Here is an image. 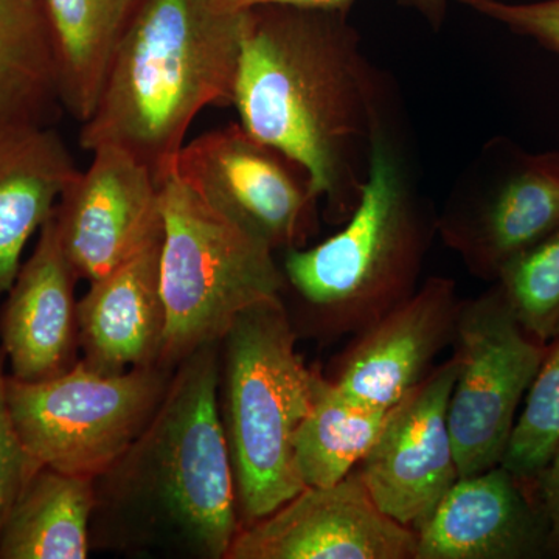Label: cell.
<instances>
[{
    "instance_id": "cell-1",
    "label": "cell",
    "mask_w": 559,
    "mask_h": 559,
    "mask_svg": "<svg viewBox=\"0 0 559 559\" xmlns=\"http://www.w3.org/2000/svg\"><path fill=\"white\" fill-rule=\"evenodd\" d=\"M348 14L246 10L231 102L249 134L307 170L323 216L336 226L358 205L371 135L389 102Z\"/></svg>"
},
{
    "instance_id": "cell-2",
    "label": "cell",
    "mask_w": 559,
    "mask_h": 559,
    "mask_svg": "<svg viewBox=\"0 0 559 559\" xmlns=\"http://www.w3.org/2000/svg\"><path fill=\"white\" fill-rule=\"evenodd\" d=\"M218 381L219 342L176 366L148 426L95 479L91 550L226 559L241 524Z\"/></svg>"
},
{
    "instance_id": "cell-3",
    "label": "cell",
    "mask_w": 559,
    "mask_h": 559,
    "mask_svg": "<svg viewBox=\"0 0 559 559\" xmlns=\"http://www.w3.org/2000/svg\"><path fill=\"white\" fill-rule=\"evenodd\" d=\"M242 17L215 0H140L81 123V148L119 146L164 182L194 119L234 102Z\"/></svg>"
},
{
    "instance_id": "cell-4",
    "label": "cell",
    "mask_w": 559,
    "mask_h": 559,
    "mask_svg": "<svg viewBox=\"0 0 559 559\" xmlns=\"http://www.w3.org/2000/svg\"><path fill=\"white\" fill-rule=\"evenodd\" d=\"M389 103L374 124L352 215L319 245L285 250L286 289L301 304V330L316 340L353 337L409 299L437 234Z\"/></svg>"
},
{
    "instance_id": "cell-5",
    "label": "cell",
    "mask_w": 559,
    "mask_h": 559,
    "mask_svg": "<svg viewBox=\"0 0 559 559\" xmlns=\"http://www.w3.org/2000/svg\"><path fill=\"white\" fill-rule=\"evenodd\" d=\"M297 341L282 297L242 312L219 341V418L241 528L305 488L294 441L310 411L319 370L305 364Z\"/></svg>"
},
{
    "instance_id": "cell-6",
    "label": "cell",
    "mask_w": 559,
    "mask_h": 559,
    "mask_svg": "<svg viewBox=\"0 0 559 559\" xmlns=\"http://www.w3.org/2000/svg\"><path fill=\"white\" fill-rule=\"evenodd\" d=\"M160 285L167 331L160 364L176 369L216 344L238 316L285 293L275 250L209 205L171 171L162 182Z\"/></svg>"
},
{
    "instance_id": "cell-7",
    "label": "cell",
    "mask_w": 559,
    "mask_h": 559,
    "mask_svg": "<svg viewBox=\"0 0 559 559\" xmlns=\"http://www.w3.org/2000/svg\"><path fill=\"white\" fill-rule=\"evenodd\" d=\"M175 369L154 364L102 374L81 360L46 381L7 378V396L33 462L97 479L138 440Z\"/></svg>"
},
{
    "instance_id": "cell-8",
    "label": "cell",
    "mask_w": 559,
    "mask_h": 559,
    "mask_svg": "<svg viewBox=\"0 0 559 559\" xmlns=\"http://www.w3.org/2000/svg\"><path fill=\"white\" fill-rule=\"evenodd\" d=\"M558 227L559 151L532 153L507 138L481 146L436 216L443 245L488 283Z\"/></svg>"
},
{
    "instance_id": "cell-9",
    "label": "cell",
    "mask_w": 559,
    "mask_h": 559,
    "mask_svg": "<svg viewBox=\"0 0 559 559\" xmlns=\"http://www.w3.org/2000/svg\"><path fill=\"white\" fill-rule=\"evenodd\" d=\"M547 347L524 330L495 283L462 300L452 342L459 370L448 411L459 477L502 463Z\"/></svg>"
},
{
    "instance_id": "cell-10",
    "label": "cell",
    "mask_w": 559,
    "mask_h": 559,
    "mask_svg": "<svg viewBox=\"0 0 559 559\" xmlns=\"http://www.w3.org/2000/svg\"><path fill=\"white\" fill-rule=\"evenodd\" d=\"M173 171L274 250L305 248L318 231L320 202L307 170L241 123L224 124L186 143Z\"/></svg>"
},
{
    "instance_id": "cell-11",
    "label": "cell",
    "mask_w": 559,
    "mask_h": 559,
    "mask_svg": "<svg viewBox=\"0 0 559 559\" xmlns=\"http://www.w3.org/2000/svg\"><path fill=\"white\" fill-rule=\"evenodd\" d=\"M53 219L76 277L95 282L162 240V183L128 151L98 146L62 191Z\"/></svg>"
},
{
    "instance_id": "cell-12",
    "label": "cell",
    "mask_w": 559,
    "mask_h": 559,
    "mask_svg": "<svg viewBox=\"0 0 559 559\" xmlns=\"http://www.w3.org/2000/svg\"><path fill=\"white\" fill-rule=\"evenodd\" d=\"M457 370L452 355L390 407L380 436L356 468L381 511L415 532L459 479L448 421Z\"/></svg>"
},
{
    "instance_id": "cell-13",
    "label": "cell",
    "mask_w": 559,
    "mask_h": 559,
    "mask_svg": "<svg viewBox=\"0 0 559 559\" xmlns=\"http://www.w3.org/2000/svg\"><path fill=\"white\" fill-rule=\"evenodd\" d=\"M417 546V532L381 511L353 469L241 528L226 559H415Z\"/></svg>"
},
{
    "instance_id": "cell-14",
    "label": "cell",
    "mask_w": 559,
    "mask_h": 559,
    "mask_svg": "<svg viewBox=\"0 0 559 559\" xmlns=\"http://www.w3.org/2000/svg\"><path fill=\"white\" fill-rule=\"evenodd\" d=\"M460 305L454 280H425L409 299L349 337L326 378L356 403L390 409L452 347Z\"/></svg>"
},
{
    "instance_id": "cell-15",
    "label": "cell",
    "mask_w": 559,
    "mask_h": 559,
    "mask_svg": "<svg viewBox=\"0 0 559 559\" xmlns=\"http://www.w3.org/2000/svg\"><path fill=\"white\" fill-rule=\"evenodd\" d=\"M417 535L415 559L549 558L536 484L502 465L459 477Z\"/></svg>"
},
{
    "instance_id": "cell-16",
    "label": "cell",
    "mask_w": 559,
    "mask_h": 559,
    "mask_svg": "<svg viewBox=\"0 0 559 559\" xmlns=\"http://www.w3.org/2000/svg\"><path fill=\"white\" fill-rule=\"evenodd\" d=\"M76 282L51 213L0 311V345L10 360L11 377L46 381L79 362Z\"/></svg>"
},
{
    "instance_id": "cell-17",
    "label": "cell",
    "mask_w": 559,
    "mask_h": 559,
    "mask_svg": "<svg viewBox=\"0 0 559 559\" xmlns=\"http://www.w3.org/2000/svg\"><path fill=\"white\" fill-rule=\"evenodd\" d=\"M160 259L162 240L91 282L79 300L84 366L102 374H120L160 364L167 331Z\"/></svg>"
},
{
    "instance_id": "cell-18",
    "label": "cell",
    "mask_w": 559,
    "mask_h": 559,
    "mask_svg": "<svg viewBox=\"0 0 559 559\" xmlns=\"http://www.w3.org/2000/svg\"><path fill=\"white\" fill-rule=\"evenodd\" d=\"M79 175L53 128L28 124L0 130V294L13 286L25 246Z\"/></svg>"
},
{
    "instance_id": "cell-19",
    "label": "cell",
    "mask_w": 559,
    "mask_h": 559,
    "mask_svg": "<svg viewBox=\"0 0 559 559\" xmlns=\"http://www.w3.org/2000/svg\"><path fill=\"white\" fill-rule=\"evenodd\" d=\"M95 479L39 466L0 527V559H86Z\"/></svg>"
},
{
    "instance_id": "cell-20",
    "label": "cell",
    "mask_w": 559,
    "mask_h": 559,
    "mask_svg": "<svg viewBox=\"0 0 559 559\" xmlns=\"http://www.w3.org/2000/svg\"><path fill=\"white\" fill-rule=\"evenodd\" d=\"M62 109L44 0H0V130L51 127Z\"/></svg>"
},
{
    "instance_id": "cell-21",
    "label": "cell",
    "mask_w": 559,
    "mask_h": 559,
    "mask_svg": "<svg viewBox=\"0 0 559 559\" xmlns=\"http://www.w3.org/2000/svg\"><path fill=\"white\" fill-rule=\"evenodd\" d=\"M62 108L84 123L97 105L110 57L140 0H44Z\"/></svg>"
},
{
    "instance_id": "cell-22",
    "label": "cell",
    "mask_w": 559,
    "mask_h": 559,
    "mask_svg": "<svg viewBox=\"0 0 559 559\" xmlns=\"http://www.w3.org/2000/svg\"><path fill=\"white\" fill-rule=\"evenodd\" d=\"M389 411L348 399L319 370L310 411L294 441L305 487H329L358 468L380 436Z\"/></svg>"
},
{
    "instance_id": "cell-23",
    "label": "cell",
    "mask_w": 559,
    "mask_h": 559,
    "mask_svg": "<svg viewBox=\"0 0 559 559\" xmlns=\"http://www.w3.org/2000/svg\"><path fill=\"white\" fill-rule=\"evenodd\" d=\"M559 444V337L551 341L500 465L536 484Z\"/></svg>"
},
{
    "instance_id": "cell-24",
    "label": "cell",
    "mask_w": 559,
    "mask_h": 559,
    "mask_svg": "<svg viewBox=\"0 0 559 559\" xmlns=\"http://www.w3.org/2000/svg\"><path fill=\"white\" fill-rule=\"evenodd\" d=\"M495 285L533 340L559 337V227L507 266Z\"/></svg>"
},
{
    "instance_id": "cell-25",
    "label": "cell",
    "mask_w": 559,
    "mask_h": 559,
    "mask_svg": "<svg viewBox=\"0 0 559 559\" xmlns=\"http://www.w3.org/2000/svg\"><path fill=\"white\" fill-rule=\"evenodd\" d=\"M487 20L503 25L514 35L538 43L559 57V0L513 3L506 0H457Z\"/></svg>"
},
{
    "instance_id": "cell-26",
    "label": "cell",
    "mask_w": 559,
    "mask_h": 559,
    "mask_svg": "<svg viewBox=\"0 0 559 559\" xmlns=\"http://www.w3.org/2000/svg\"><path fill=\"white\" fill-rule=\"evenodd\" d=\"M5 352L0 345V527L14 500L36 469L28 452L22 444L13 415H11L9 396H7Z\"/></svg>"
},
{
    "instance_id": "cell-27",
    "label": "cell",
    "mask_w": 559,
    "mask_h": 559,
    "mask_svg": "<svg viewBox=\"0 0 559 559\" xmlns=\"http://www.w3.org/2000/svg\"><path fill=\"white\" fill-rule=\"evenodd\" d=\"M536 492L549 522V558H559V444L536 479Z\"/></svg>"
},
{
    "instance_id": "cell-28",
    "label": "cell",
    "mask_w": 559,
    "mask_h": 559,
    "mask_svg": "<svg viewBox=\"0 0 559 559\" xmlns=\"http://www.w3.org/2000/svg\"><path fill=\"white\" fill-rule=\"evenodd\" d=\"M355 2L356 0H215L219 9L235 11V13L259 5H283L294 7V9L334 10L349 13Z\"/></svg>"
},
{
    "instance_id": "cell-29",
    "label": "cell",
    "mask_w": 559,
    "mask_h": 559,
    "mask_svg": "<svg viewBox=\"0 0 559 559\" xmlns=\"http://www.w3.org/2000/svg\"><path fill=\"white\" fill-rule=\"evenodd\" d=\"M401 5L417 11L419 16L428 21L433 31H439L448 16L450 0H399Z\"/></svg>"
}]
</instances>
